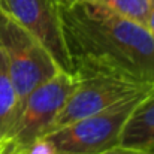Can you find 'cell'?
<instances>
[{"mask_svg": "<svg viewBox=\"0 0 154 154\" xmlns=\"http://www.w3.org/2000/svg\"><path fill=\"white\" fill-rule=\"evenodd\" d=\"M73 73L154 84V38L147 27L93 0H58Z\"/></svg>", "mask_w": 154, "mask_h": 154, "instance_id": "obj_1", "label": "cell"}, {"mask_svg": "<svg viewBox=\"0 0 154 154\" xmlns=\"http://www.w3.org/2000/svg\"><path fill=\"white\" fill-rule=\"evenodd\" d=\"M153 90L154 84H151L100 112L45 133L41 138L48 139L58 154H100L117 148L127 121Z\"/></svg>", "mask_w": 154, "mask_h": 154, "instance_id": "obj_2", "label": "cell"}, {"mask_svg": "<svg viewBox=\"0 0 154 154\" xmlns=\"http://www.w3.org/2000/svg\"><path fill=\"white\" fill-rule=\"evenodd\" d=\"M75 73L58 70L52 78L32 90L18 103L15 120L6 135L12 147H27L41 138L79 84Z\"/></svg>", "mask_w": 154, "mask_h": 154, "instance_id": "obj_3", "label": "cell"}, {"mask_svg": "<svg viewBox=\"0 0 154 154\" xmlns=\"http://www.w3.org/2000/svg\"><path fill=\"white\" fill-rule=\"evenodd\" d=\"M0 45L6 54L11 78L20 100L60 70L51 54L2 11Z\"/></svg>", "mask_w": 154, "mask_h": 154, "instance_id": "obj_4", "label": "cell"}, {"mask_svg": "<svg viewBox=\"0 0 154 154\" xmlns=\"http://www.w3.org/2000/svg\"><path fill=\"white\" fill-rule=\"evenodd\" d=\"M0 11L50 52L60 70L73 73L63 35L58 0H0Z\"/></svg>", "mask_w": 154, "mask_h": 154, "instance_id": "obj_5", "label": "cell"}, {"mask_svg": "<svg viewBox=\"0 0 154 154\" xmlns=\"http://www.w3.org/2000/svg\"><path fill=\"white\" fill-rule=\"evenodd\" d=\"M151 84H136L132 81L112 76H87L81 78L78 87L69 96L61 111L57 114L45 133L58 130L81 118L100 112L115 102L148 87ZM44 133V135H45ZM42 135V136H44Z\"/></svg>", "mask_w": 154, "mask_h": 154, "instance_id": "obj_6", "label": "cell"}, {"mask_svg": "<svg viewBox=\"0 0 154 154\" xmlns=\"http://www.w3.org/2000/svg\"><path fill=\"white\" fill-rule=\"evenodd\" d=\"M117 148L154 153V90L127 121Z\"/></svg>", "mask_w": 154, "mask_h": 154, "instance_id": "obj_7", "label": "cell"}, {"mask_svg": "<svg viewBox=\"0 0 154 154\" xmlns=\"http://www.w3.org/2000/svg\"><path fill=\"white\" fill-rule=\"evenodd\" d=\"M18 103L20 99L11 78L8 58L0 45V141L6 138L15 120Z\"/></svg>", "mask_w": 154, "mask_h": 154, "instance_id": "obj_8", "label": "cell"}, {"mask_svg": "<svg viewBox=\"0 0 154 154\" xmlns=\"http://www.w3.org/2000/svg\"><path fill=\"white\" fill-rule=\"evenodd\" d=\"M93 2L144 27H147L148 24L151 12V0H93Z\"/></svg>", "mask_w": 154, "mask_h": 154, "instance_id": "obj_9", "label": "cell"}, {"mask_svg": "<svg viewBox=\"0 0 154 154\" xmlns=\"http://www.w3.org/2000/svg\"><path fill=\"white\" fill-rule=\"evenodd\" d=\"M21 148L23 154H58L55 147L45 138H38L27 147H18Z\"/></svg>", "mask_w": 154, "mask_h": 154, "instance_id": "obj_10", "label": "cell"}, {"mask_svg": "<svg viewBox=\"0 0 154 154\" xmlns=\"http://www.w3.org/2000/svg\"><path fill=\"white\" fill-rule=\"evenodd\" d=\"M100 154H153L148 151H135V150H123V148H112Z\"/></svg>", "mask_w": 154, "mask_h": 154, "instance_id": "obj_11", "label": "cell"}, {"mask_svg": "<svg viewBox=\"0 0 154 154\" xmlns=\"http://www.w3.org/2000/svg\"><path fill=\"white\" fill-rule=\"evenodd\" d=\"M148 32L151 33L154 38V0H151V12H150V18H148V24H147Z\"/></svg>", "mask_w": 154, "mask_h": 154, "instance_id": "obj_12", "label": "cell"}, {"mask_svg": "<svg viewBox=\"0 0 154 154\" xmlns=\"http://www.w3.org/2000/svg\"><path fill=\"white\" fill-rule=\"evenodd\" d=\"M3 154H23V151H21V148H18V147H12V145L8 142L6 151H5Z\"/></svg>", "mask_w": 154, "mask_h": 154, "instance_id": "obj_13", "label": "cell"}, {"mask_svg": "<svg viewBox=\"0 0 154 154\" xmlns=\"http://www.w3.org/2000/svg\"><path fill=\"white\" fill-rule=\"evenodd\" d=\"M6 147H8V141L6 139H2L0 141V154H3L6 151Z\"/></svg>", "mask_w": 154, "mask_h": 154, "instance_id": "obj_14", "label": "cell"}]
</instances>
